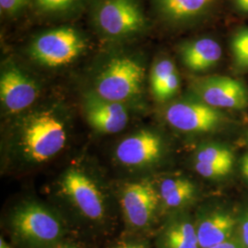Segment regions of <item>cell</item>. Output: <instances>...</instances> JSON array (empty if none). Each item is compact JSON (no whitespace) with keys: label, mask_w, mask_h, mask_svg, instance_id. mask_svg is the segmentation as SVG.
Instances as JSON below:
<instances>
[{"label":"cell","mask_w":248,"mask_h":248,"mask_svg":"<svg viewBox=\"0 0 248 248\" xmlns=\"http://www.w3.org/2000/svg\"><path fill=\"white\" fill-rule=\"evenodd\" d=\"M145 67L136 57L118 55L112 57L95 80V91L102 98L125 103L142 93Z\"/></svg>","instance_id":"obj_4"},{"label":"cell","mask_w":248,"mask_h":248,"mask_svg":"<svg viewBox=\"0 0 248 248\" xmlns=\"http://www.w3.org/2000/svg\"><path fill=\"white\" fill-rule=\"evenodd\" d=\"M233 4L239 12L248 14V0H233Z\"/></svg>","instance_id":"obj_27"},{"label":"cell","mask_w":248,"mask_h":248,"mask_svg":"<svg viewBox=\"0 0 248 248\" xmlns=\"http://www.w3.org/2000/svg\"><path fill=\"white\" fill-rule=\"evenodd\" d=\"M61 187L75 207L86 218L99 221L105 215L104 199L93 180L78 169H68L62 177Z\"/></svg>","instance_id":"obj_8"},{"label":"cell","mask_w":248,"mask_h":248,"mask_svg":"<svg viewBox=\"0 0 248 248\" xmlns=\"http://www.w3.org/2000/svg\"><path fill=\"white\" fill-rule=\"evenodd\" d=\"M51 248H79L78 246L72 244V243H61L59 242L58 244L54 245Z\"/></svg>","instance_id":"obj_29"},{"label":"cell","mask_w":248,"mask_h":248,"mask_svg":"<svg viewBox=\"0 0 248 248\" xmlns=\"http://www.w3.org/2000/svg\"><path fill=\"white\" fill-rule=\"evenodd\" d=\"M194 194V184L186 178H168L160 186L161 199L167 206L172 208L188 202Z\"/></svg>","instance_id":"obj_18"},{"label":"cell","mask_w":248,"mask_h":248,"mask_svg":"<svg viewBox=\"0 0 248 248\" xmlns=\"http://www.w3.org/2000/svg\"><path fill=\"white\" fill-rule=\"evenodd\" d=\"M241 168H242V172L244 176L248 179V154L245 155V156L242 158Z\"/></svg>","instance_id":"obj_28"},{"label":"cell","mask_w":248,"mask_h":248,"mask_svg":"<svg viewBox=\"0 0 248 248\" xmlns=\"http://www.w3.org/2000/svg\"><path fill=\"white\" fill-rule=\"evenodd\" d=\"M10 230L18 244L26 248H51L64 232L60 219L37 203H26L12 213Z\"/></svg>","instance_id":"obj_3"},{"label":"cell","mask_w":248,"mask_h":248,"mask_svg":"<svg viewBox=\"0 0 248 248\" xmlns=\"http://www.w3.org/2000/svg\"><path fill=\"white\" fill-rule=\"evenodd\" d=\"M83 108L90 126L99 133H119L126 127L129 120L124 103L102 98L95 90L84 95Z\"/></svg>","instance_id":"obj_11"},{"label":"cell","mask_w":248,"mask_h":248,"mask_svg":"<svg viewBox=\"0 0 248 248\" xmlns=\"http://www.w3.org/2000/svg\"><path fill=\"white\" fill-rule=\"evenodd\" d=\"M39 96V87L14 63L7 64L1 71L0 100L6 111L11 114L27 109Z\"/></svg>","instance_id":"obj_9"},{"label":"cell","mask_w":248,"mask_h":248,"mask_svg":"<svg viewBox=\"0 0 248 248\" xmlns=\"http://www.w3.org/2000/svg\"><path fill=\"white\" fill-rule=\"evenodd\" d=\"M92 17L99 34L109 41L131 40L148 29L139 0H98Z\"/></svg>","instance_id":"obj_2"},{"label":"cell","mask_w":248,"mask_h":248,"mask_svg":"<svg viewBox=\"0 0 248 248\" xmlns=\"http://www.w3.org/2000/svg\"><path fill=\"white\" fill-rule=\"evenodd\" d=\"M210 248H248L243 243L240 244L238 241L235 240L229 239L227 241H224L221 244H218L216 246H213Z\"/></svg>","instance_id":"obj_25"},{"label":"cell","mask_w":248,"mask_h":248,"mask_svg":"<svg viewBox=\"0 0 248 248\" xmlns=\"http://www.w3.org/2000/svg\"><path fill=\"white\" fill-rule=\"evenodd\" d=\"M196 171L202 177L206 178H219L229 174L232 168L214 165L205 162H196Z\"/></svg>","instance_id":"obj_22"},{"label":"cell","mask_w":248,"mask_h":248,"mask_svg":"<svg viewBox=\"0 0 248 248\" xmlns=\"http://www.w3.org/2000/svg\"><path fill=\"white\" fill-rule=\"evenodd\" d=\"M162 141L151 131L143 130L125 138L117 147L116 156L127 167H144L155 163L161 155Z\"/></svg>","instance_id":"obj_13"},{"label":"cell","mask_w":248,"mask_h":248,"mask_svg":"<svg viewBox=\"0 0 248 248\" xmlns=\"http://www.w3.org/2000/svg\"><path fill=\"white\" fill-rule=\"evenodd\" d=\"M191 89L196 98L216 108L244 109L248 107V90L239 80L229 77H208L197 79Z\"/></svg>","instance_id":"obj_7"},{"label":"cell","mask_w":248,"mask_h":248,"mask_svg":"<svg viewBox=\"0 0 248 248\" xmlns=\"http://www.w3.org/2000/svg\"><path fill=\"white\" fill-rule=\"evenodd\" d=\"M158 248H200L194 225L183 219L169 222L160 235Z\"/></svg>","instance_id":"obj_17"},{"label":"cell","mask_w":248,"mask_h":248,"mask_svg":"<svg viewBox=\"0 0 248 248\" xmlns=\"http://www.w3.org/2000/svg\"><path fill=\"white\" fill-rule=\"evenodd\" d=\"M111 248H148L146 244L138 241H123Z\"/></svg>","instance_id":"obj_24"},{"label":"cell","mask_w":248,"mask_h":248,"mask_svg":"<svg viewBox=\"0 0 248 248\" xmlns=\"http://www.w3.org/2000/svg\"><path fill=\"white\" fill-rule=\"evenodd\" d=\"M152 92L158 101H167L177 95L180 78L175 62L168 57L156 60L150 74Z\"/></svg>","instance_id":"obj_16"},{"label":"cell","mask_w":248,"mask_h":248,"mask_svg":"<svg viewBox=\"0 0 248 248\" xmlns=\"http://www.w3.org/2000/svg\"><path fill=\"white\" fill-rule=\"evenodd\" d=\"M159 201V194L148 181H140L125 186L122 207L127 222L135 229H144L150 224Z\"/></svg>","instance_id":"obj_10"},{"label":"cell","mask_w":248,"mask_h":248,"mask_svg":"<svg viewBox=\"0 0 248 248\" xmlns=\"http://www.w3.org/2000/svg\"><path fill=\"white\" fill-rule=\"evenodd\" d=\"M230 45L235 66L241 70H248V28H242L234 32Z\"/></svg>","instance_id":"obj_19"},{"label":"cell","mask_w":248,"mask_h":248,"mask_svg":"<svg viewBox=\"0 0 248 248\" xmlns=\"http://www.w3.org/2000/svg\"><path fill=\"white\" fill-rule=\"evenodd\" d=\"M19 150L26 160L42 164L54 157L66 142V130L52 111H38L26 117L18 131Z\"/></svg>","instance_id":"obj_1"},{"label":"cell","mask_w":248,"mask_h":248,"mask_svg":"<svg viewBox=\"0 0 248 248\" xmlns=\"http://www.w3.org/2000/svg\"><path fill=\"white\" fill-rule=\"evenodd\" d=\"M236 221L228 213H215L205 217L197 227L200 248H210L231 239Z\"/></svg>","instance_id":"obj_15"},{"label":"cell","mask_w":248,"mask_h":248,"mask_svg":"<svg viewBox=\"0 0 248 248\" xmlns=\"http://www.w3.org/2000/svg\"><path fill=\"white\" fill-rule=\"evenodd\" d=\"M0 248H10L7 242L3 239V237L0 238Z\"/></svg>","instance_id":"obj_30"},{"label":"cell","mask_w":248,"mask_h":248,"mask_svg":"<svg viewBox=\"0 0 248 248\" xmlns=\"http://www.w3.org/2000/svg\"><path fill=\"white\" fill-rule=\"evenodd\" d=\"M87 46L86 39L78 31L60 27L37 36L29 47V54L38 63L55 68L77 60Z\"/></svg>","instance_id":"obj_5"},{"label":"cell","mask_w":248,"mask_h":248,"mask_svg":"<svg viewBox=\"0 0 248 248\" xmlns=\"http://www.w3.org/2000/svg\"><path fill=\"white\" fill-rule=\"evenodd\" d=\"M30 0H0V11L4 16H14L28 5Z\"/></svg>","instance_id":"obj_23"},{"label":"cell","mask_w":248,"mask_h":248,"mask_svg":"<svg viewBox=\"0 0 248 248\" xmlns=\"http://www.w3.org/2000/svg\"><path fill=\"white\" fill-rule=\"evenodd\" d=\"M241 235L243 244L248 248V212L246 213L241 224Z\"/></svg>","instance_id":"obj_26"},{"label":"cell","mask_w":248,"mask_h":248,"mask_svg":"<svg viewBox=\"0 0 248 248\" xmlns=\"http://www.w3.org/2000/svg\"><path fill=\"white\" fill-rule=\"evenodd\" d=\"M197 161L232 168L234 155L228 148L219 145H208L198 152Z\"/></svg>","instance_id":"obj_20"},{"label":"cell","mask_w":248,"mask_h":248,"mask_svg":"<svg viewBox=\"0 0 248 248\" xmlns=\"http://www.w3.org/2000/svg\"><path fill=\"white\" fill-rule=\"evenodd\" d=\"M180 60L188 70L204 72L213 68L221 61V45L213 38L202 37L186 41L178 46Z\"/></svg>","instance_id":"obj_14"},{"label":"cell","mask_w":248,"mask_h":248,"mask_svg":"<svg viewBox=\"0 0 248 248\" xmlns=\"http://www.w3.org/2000/svg\"><path fill=\"white\" fill-rule=\"evenodd\" d=\"M82 0H35L36 9L45 14H61L77 9Z\"/></svg>","instance_id":"obj_21"},{"label":"cell","mask_w":248,"mask_h":248,"mask_svg":"<svg viewBox=\"0 0 248 248\" xmlns=\"http://www.w3.org/2000/svg\"><path fill=\"white\" fill-rule=\"evenodd\" d=\"M166 118L172 127L188 133L211 132L221 126L225 120L219 108L197 98L174 102L167 108Z\"/></svg>","instance_id":"obj_6"},{"label":"cell","mask_w":248,"mask_h":248,"mask_svg":"<svg viewBox=\"0 0 248 248\" xmlns=\"http://www.w3.org/2000/svg\"><path fill=\"white\" fill-rule=\"evenodd\" d=\"M155 13L171 26L195 24L207 18L219 0H151Z\"/></svg>","instance_id":"obj_12"}]
</instances>
